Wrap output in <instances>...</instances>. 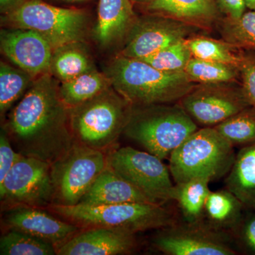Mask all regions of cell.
I'll list each match as a JSON object with an SVG mask.
<instances>
[{
  "instance_id": "obj_26",
  "label": "cell",
  "mask_w": 255,
  "mask_h": 255,
  "mask_svg": "<svg viewBox=\"0 0 255 255\" xmlns=\"http://www.w3.org/2000/svg\"><path fill=\"white\" fill-rule=\"evenodd\" d=\"M194 58L231 64L239 67L241 50L224 40L204 36H191L186 40Z\"/></svg>"
},
{
  "instance_id": "obj_34",
  "label": "cell",
  "mask_w": 255,
  "mask_h": 255,
  "mask_svg": "<svg viewBox=\"0 0 255 255\" xmlns=\"http://www.w3.org/2000/svg\"><path fill=\"white\" fill-rule=\"evenodd\" d=\"M22 156L17 151L14 150L6 130L1 129L0 134V183L3 182L10 169Z\"/></svg>"
},
{
  "instance_id": "obj_15",
  "label": "cell",
  "mask_w": 255,
  "mask_h": 255,
  "mask_svg": "<svg viewBox=\"0 0 255 255\" xmlns=\"http://www.w3.org/2000/svg\"><path fill=\"white\" fill-rule=\"evenodd\" d=\"M134 233L107 227H94L75 234L57 248L59 255H119L133 253Z\"/></svg>"
},
{
  "instance_id": "obj_18",
  "label": "cell",
  "mask_w": 255,
  "mask_h": 255,
  "mask_svg": "<svg viewBox=\"0 0 255 255\" xmlns=\"http://www.w3.org/2000/svg\"><path fill=\"white\" fill-rule=\"evenodd\" d=\"M135 202L159 204L107 166L79 204L102 205Z\"/></svg>"
},
{
  "instance_id": "obj_7",
  "label": "cell",
  "mask_w": 255,
  "mask_h": 255,
  "mask_svg": "<svg viewBox=\"0 0 255 255\" xmlns=\"http://www.w3.org/2000/svg\"><path fill=\"white\" fill-rule=\"evenodd\" d=\"M2 18L14 28L38 32L53 50L83 41L88 29V16L84 10L57 7L42 0H26Z\"/></svg>"
},
{
  "instance_id": "obj_17",
  "label": "cell",
  "mask_w": 255,
  "mask_h": 255,
  "mask_svg": "<svg viewBox=\"0 0 255 255\" xmlns=\"http://www.w3.org/2000/svg\"><path fill=\"white\" fill-rule=\"evenodd\" d=\"M150 14L162 15L208 30L224 16L215 0H149L144 3Z\"/></svg>"
},
{
  "instance_id": "obj_33",
  "label": "cell",
  "mask_w": 255,
  "mask_h": 255,
  "mask_svg": "<svg viewBox=\"0 0 255 255\" xmlns=\"http://www.w3.org/2000/svg\"><path fill=\"white\" fill-rule=\"evenodd\" d=\"M236 242L246 254L255 255V210L245 215Z\"/></svg>"
},
{
  "instance_id": "obj_12",
  "label": "cell",
  "mask_w": 255,
  "mask_h": 255,
  "mask_svg": "<svg viewBox=\"0 0 255 255\" xmlns=\"http://www.w3.org/2000/svg\"><path fill=\"white\" fill-rule=\"evenodd\" d=\"M236 239L205 223H177L159 229L152 239L156 250L167 255H236Z\"/></svg>"
},
{
  "instance_id": "obj_32",
  "label": "cell",
  "mask_w": 255,
  "mask_h": 255,
  "mask_svg": "<svg viewBox=\"0 0 255 255\" xmlns=\"http://www.w3.org/2000/svg\"><path fill=\"white\" fill-rule=\"evenodd\" d=\"M239 69L243 91L250 104L255 107V50H241Z\"/></svg>"
},
{
  "instance_id": "obj_1",
  "label": "cell",
  "mask_w": 255,
  "mask_h": 255,
  "mask_svg": "<svg viewBox=\"0 0 255 255\" xmlns=\"http://www.w3.org/2000/svg\"><path fill=\"white\" fill-rule=\"evenodd\" d=\"M59 86L50 73L40 75L10 113L4 129L21 155L51 164L76 143Z\"/></svg>"
},
{
  "instance_id": "obj_29",
  "label": "cell",
  "mask_w": 255,
  "mask_h": 255,
  "mask_svg": "<svg viewBox=\"0 0 255 255\" xmlns=\"http://www.w3.org/2000/svg\"><path fill=\"white\" fill-rule=\"evenodd\" d=\"M33 76L20 68L1 62L0 65V113L2 117L15 102L24 95Z\"/></svg>"
},
{
  "instance_id": "obj_22",
  "label": "cell",
  "mask_w": 255,
  "mask_h": 255,
  "mask_svg": "<svg viewBox=\"0 0 255 255\" xmlns=\"http://www.w3.org/2000/svg\"><path fill=\"white\" fill-rule=\"evenodd\" d=\"M209 183L206 179H195L174 184L172 201L177 202L184 222H204L206 201L211 191Z\"/></svg>"
},
{
  "instance_id": "obj_9",
  "label": "cell",
  "mask_w": 255,
  "mask_h": 255,
  "mask_svg": "<svg viewBox=\"0 0 255 255\" xmlns=\"http://www.w3.org/2000/svg\"><path fill=\"white\" fill-rule=\"evenodd\" d=\"M107 167L161 204L172 201L174 184L162 159L131 147L112 149Z\"/></svg>"
},
{
  "instance_id": "obj_27",
  "label": "cell",
  "mask_w": 255,
  "mask_h": 255,
  "mask_svg": "<svg viewBox=\"0 0 255 255\" xmlns=\"http://www.w3.org/2000/svg\"><path fill=\"white\" fill-rule=\"evenodd\" d=\"M233 147L255 143V107L246 109L214 127Z\"/></svg>"
},
{
  "instance_id": "obj_10",
  "label": "cell",
  "mask_w": 255,
  "mask_h": 255,
  "mask_svg": "<svg viewBox=\"0 0 255 255\" xmlns=\"http://www.w3.org/2000/svg\"><path fill=\"white\" fill-rule=\"evenodd\" d=\"M178 103L202 127H216L251 106L241 82L196 84Z\"/></svg>"
},
{
  "instance_id": "obj_30",
  "label": "cell",
  "mask_w": 255,
  "mask_h": 255,
  "mask_svg": "<svg viewBox=\"0 0 255 255\" xmlns=\"http://www.w3.org/2000/svg\"><path fill=\"white\" fill-rule=\"evenodd\" d=\"M1 255H54L55 245L27 233L10 230L0 238Z\"/></svg>"
},
{
  "instance_id": "obj_25",
  "label": "cell",
  "mask_w": 255,
  "mask_h": 255,
  "mask_svg": "<svg viewBox=\"0 0 255 255\" xmlns=\"http://www.w3.org/2000/svg\"><path fill=\"white\" fill-rule=\"evenodd\" d=\"M184 72L191 81L196 84L241 82L239 67L194 57L189 60Z\"/></svg>"
},
{
  "instance_id": "obj_8",
  "label": "cell",
  "mask_w": 255,
  "mask_h": 255,
  "mask_svg": "<svg viewBox=\"0 0 255 255\" xmlns=\"http://www.w3.org/2000/svg\"><path fill=\"white\" fill-rule=\"evenodd\" d=\"M107 166V155L105 152L76 142L51 164L54 189L52 205L78 204Z\"/></svg>"
},
{
  "instance_id": "obj_19",
  "label": "cell",
  "mask_w": 255,
  "mask_h": 255,
  "mask_svg": "<svg viewBox=\"0 0 255 255\" xmlns=\"http://www.w3.org/2000/svg\"><path fill=\"white\" fill-rule=\"evenodd\" d=\"M130 0H100L94 38L101 46H112L127 36L136 19Z\"/></svg>"
},
{
  "instance_id": "obj_23",
  "label": "cell",
  "mask_w": 255,
  "mask_h": 255,
  "mask_svg": "<svg viewBox=\"0 0 255 255\" xmlns=\"http://www.w3.org/2000/svg\"><path fill=\"white\" fill-rule=\"evenodd\" d=\"M93 70V62L82 42L69 43L53 50L50 74L62 82Z\"/></svg>"
},
{
  "instance_id": "obj_3",
  "label": "cell",
  "mask_w": 255,
  "mask_h": 255,
  "mask_svg": "<svg viewBox=\"0 0 255 255\" xmlns=\"http://www.w3.org/2000/svg\"><path fill=\"white\" fill-rule=\"evenodd\" d=\"M198 129L179 103L155 104L132 106L124 133L163 160Z\"/></svg>"
},
{
  "instance_id": "obj_31",
  "label": "cell",
  "mask_w": 255,
  "mask_h": 255,
  "mask_svg": "<svg viewBox=\"0 0 255 255\" xmlns=\"http://www.w3.org/2000/svg\"><path fill=\"white\" fill-rule=\"evenodd\" d=\"M186 40L176 42L157 53L140 60L162 71H184L193 57Z\"/></svg>"
},
{
  "instance_id": "obj_6",
  "label": "cell",
  "mask_w": 255,
  "mask_h": 255,
  "mask_svg": "<svg viewBox=\"0 0 255 255\" xmlns=\"http://www.w3.org/2000/svg\"><path fill=\"white\" fill-rule=\"evenodd\" d=\"M132 105L113 87L70 108V127L76 142L103 151L112 148L124 133Z\"/></svg>"
},
{
  "instance_id": "obj_21",
  "label": "cell",
  "mask_w": 255,
  "mask_h": 255,
  "mask_svg": "<svg viewBox=\"0 0 255 255\" xmlns=\"http://www.w3.org/2000/svg\"><path fill=\"white\" fill-rule=\"evenodd\" d=\"M245 209L255 210V143L241 147L225 180Z\"/></svg>"
},
{
  "instance_id": "obj_5",
  "label": "cell",
  "mask_w": 255,
  "mask_h": 255,
  "mask_svg": "<svg viewBox=\"0 0 255 255\" xmlns=\"http://www.w3.org/2000/svg\"><path fill=\"white\" fill-rule=\"evenodd\" d=\"M55 214L75 224L87 227L118 228L135 234L149 230H159L178 222L175 214L154 203H124L102 205L65 206L50 205Z\"/></svg>"
},
{
  "instance_id": "obj_37",
  "label": "cell",
  "mask_w": 255,
  "mask_h": 255,
  "mask_svg": "<svg viewBox=\"0 0 255 255\" xmlns=\"http://www.w3.org/2000/svg\"><path fill=\"white\" fill-rule=\"evenodd\" d=\"M246 7L251 10H255V0H244Z\"/></svg>"
},
{
  "instance_id": "obj_13",
  "label": "cell",
  "mask_w": 255,
  "mask_h": 255,
  "mask_svg": "<svg viewBox=\"0 0 255 255\" xmlns=\"http://www.w3.org/2000/svg\"><path fill=\"white\" fill-rule=\"evenodd\" d=\"M202 30L172 18L149 13L135 19L121 55L142 59L176 42L196 36Z\"/></svg>"
},
{
  "instance_id": "obj_39",
  "label": "cell",
  "mask_w": 255,
  "mask_h": 255,
  "mask_svg": "<svg viewBox=\"0 0 255 255\" xmlns=\"http://www.w3.org/2000/svg\"><path fill=\"white\" fill-rule=\"evenodd\" d=\"M61 1H68V2H78V1H83L85 0H61Z\"/></svg>"
},
{
  "instance_id": "obj_20",
  "label": "cell",
  "mask_w": 255,
  "mask_h": 255,
  "mask_svg": "<svg viewBox=\"0 0 255 255\" xmlns=\"http://www.w3.org/2000/svg\"><path fill=\"white\" fill-rule=\"evenodd\" d=\"M244 209L241 201L227 189L211 191L206 201L204 222L215 231L236 239L244 218Z\"/></svg>"
},
{
  "instance_id": "obj_38",
  "label": "cell",
  "mask_w": 255,
  "mask_h": 255,
  "mask_svg": "<svg viewBox=\"0 0 255 255\" xmlns=\"http://www.w3.org/2000/svg\"><path fill=\"white\" fill-rule=\"evenodd\" d=\"M132 2L135 3H141V4H144V3L147 2L149 0H130Z\"/></svg>"
},
{
  "instance_id": "obj_14",
  "label": "cell",
  "mask_w": 255,
  "mask_h": 255,
  "mask_svg": "<svg viewBox=\"0 0 255 255\" xmlns=\"http://www.w3.org/2000/svg\"><path fill=\"white\" fill-rule=\"evenodd\" d=\"M0 46L11 63L32 76L50 73L53 49L38 32L21 28L2 29Z\"/></svg>"
},
{
  "instance_id": "obj_35",
  "label": "cell",
  "mask_w": 255,
  "mask_h": 255,
  "mask_svg": "<svg viewBox=\"0 0 255 255\" xmlns=\"http://www.w3.org/2000/svg\"><path fill=\"white\" fill-rule=\"evenodd\" d=\"M224 17L237 19L246 12L244 0H215Z\"/></svg>"
},
{
  "instance_id": "obj_2",
  "label": "cell",
  "mask_w": 255,
  "mask_h": 255,
  "mask_svg": "<svg viewBox=\"0 0 255 255\" xmlns=\"http://www.w3.org/2000/svg\"><path fill=\"white\" fill-rule=\"evenodd\" d=\"M105 74L116 92L132 106L174 103L196 85L184 71H162L143 60L121 55Z\"/></svg>"
},
{
  "instance_id": "obj_28",
  "label": "cell",
  "mask_w": 255,
  "mask_h": 255,
  "mask_svg": "<svg viewBox=\"0 0 255 255\" xmlns=\"http://www.w3.org/2000/svg\"><path fill=\"white\" fill-rule=\"evenodd\" d=\"M217 25L223 40L241 50H255V10L237 19L223 17Z\"/></svg>"
},
{
  "instance_id": "obj_36",
  "label": "cell",
  "mask_w": 255,
  "mask_h": 255,
  "mask_svg": "<svg viewBox=\"0 0 255 255\" xmlns=\"http://www.w3.org/2000/svg\"><path fill=\"white\" fill-rule=\"evenodd\" d=\"M26 0H0V10L1 14H6L16 9Z\"/></svg>"
},
{
  "instance_id": "obj_4",
  "label": "cell",
  "mask_w": 255,
  "mask_h": 255,
  "mask_svg": "<svg viewBox=\"0 0 255 255\" xmlns=\"http://www.w3.org/2000/svg\"><path fill=\"white\" fill-rule=\"evenodd\" d=\"M236 157L234 147L214 127H202L172 152L169 172L175 184L195 179L211 182L227 175Z\"/></svg>"
},
{
  "instance_id": "obj_24",
  "label": "cell",
  "mask_w": 255,
  "mask_h": 255,
  "mask_svg": "<svg viewBox=\"0 0 255 255\" xmlns=\"http://www.w3.org/2000/svg\"><path fill=\"white\" fill-rule=\"evenodd\" d=\"M112 86L106 74L93 70L80 76L62 82L60 97L69 109L92 100Z\"/></svg>"
},
{
  "instance_id": "obj_16",
  "label": "cell",
  "mask_w": 255,
  "mask_h": 255,
  "mask_svg": "<svg viewBox=\"0 0 255 255\" xmlns=\"http://www.w3.org/2000/svg\"><path fill=\"white\" fill-rule=\"evenodd\" d=\"M4 223L10 230L27 233L52 244L65 243L78 232V226L60 221L46 211L32 206H14L5 214Z\"/></svg>"
},
{
  "instance_id": "obj_11",
  "label": "cell",
  "mask_w": 255,
  "mask_h": 255,
  "mask_svg": "<svg viewBox=\"0 0 255 255\" xmlns=\"http://www.w3.org/2000/svg\"><path fill=\"white\" fill-rule=\"evenodd\" d=\"M0 199L8 205L41 207L53 204L51 164L22 156L0 183Z\"/></svg>"
}]
</instances>
